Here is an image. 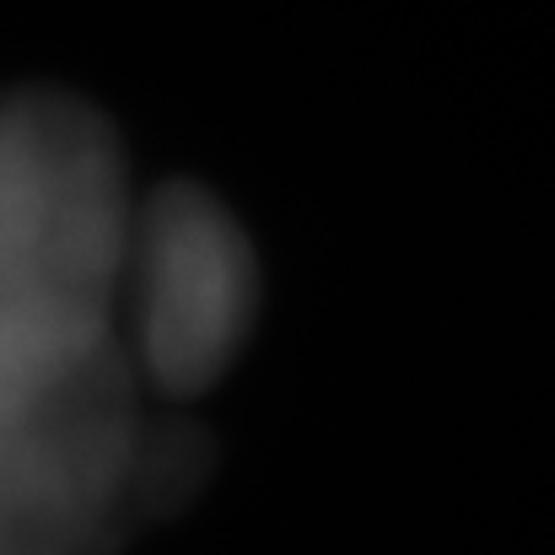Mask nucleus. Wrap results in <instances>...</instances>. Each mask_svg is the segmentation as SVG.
<instances>
[{"mask_svg":"<svg viewBox=\"0 0 555 555\" xmlns=\"http://www.w3.org/2000/svg\"><path fill=\"white\" fill-rule=\"evenodd\" d=\"M135 362L189 399L237 357L254 324V254L237 221L199 189H163L125 237Z\"/></svg>","mask_w":555,"mask_h":555,"instance_id":"nucleus-1","label":"nucleus"}]
</instances>
